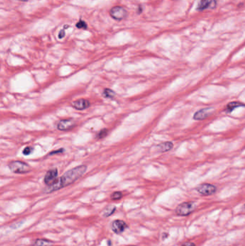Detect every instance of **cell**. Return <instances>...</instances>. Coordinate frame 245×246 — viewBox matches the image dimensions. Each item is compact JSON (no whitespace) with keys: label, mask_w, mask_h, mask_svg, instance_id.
Returning a JSON list of instances; mask_svg holds the SVG:
<instances>
[{"label":"cell","mask_w":245,"mask_h":246,"mask_svg":"<svg viewBox=\"0 0 245 246\" xmlns=\"http://www.w3.org/2000/svg\"><path fill=\"white\" fill-rule=\"evenodd\" d=\"M86 166L81 165V166H77L66 171L60 179H57L51 185L48 186V187L45 189V192L50 193L55 192V191L73 184L76 180L82 176V175L86 171Z\"/></svg>","instance_id":"obj_1"},{"label":"cell","mask_w":245,"mask_h":246,"mask_svg":"<svg viewBox=\"0 0 245 246\" xmlns=\"http://www.w3.org/2000/svg\"><path fill=\"white\" fill-rule=\"evenodd\" d=\"M10 171L15 173H26L30 172V166L25 162L19 161H14L9 164Z\"/></svg>","instance_id":"obj_2"},{"label":"cell","mask_w":245,"mask_h":246,"mask_svg":"<svg viewBox=\"0 0 245 246\" xmlns=\"http://www.w3.org/2000/svg\"><path fill=\"white\" fill-rule=\"evenodd\" d=\"M196 208V205L192 201H187L179 205L176 209V213L179 216H187L191 214Z\"/></svg>","instance_id":"obj_3"},{"label":"cell","mask_w":245,"mask_h":246,"mask_svg":"<svg viewBox=\"0 0 245 246\" xmlns=\"http://www.w3.org/2000/svg\"><path fill=\"white\" fill-rule=\"evenodd\" d=\"M197 192L203 196H209L214 194L216 191V187L210 184H202L197 186Z\"/></svg>","instance_id":"obj_4"},{"label":"cell","mask_w":245,"mask_h":246,"mask_svg":"<svg viewBox=\"0 0 245 246\" xmlns=\"http://www.w3.org/2000/svg\"><path fill=\"white\" fill-rule=\"evenodd\" d=\"M110 15L112 18L117 20H121L125 18L127 16V11L122 6H114L110 10Z\"/></svg>","instance_id":"obj_5"},{"label":"cell","mask_w":245,"mask_h":246,"mask_svg":"<svg viewBox=\"0 0 245 246\" xmlns=\"http://www.w3.org/2000/svg\"><path fill=\"white\" fill-rule=\"evenodd\" d=\"M127 225L125 222L120 220V219H116V220L113 221L111 225V228L112 231L118 235L122 233L127 229Z\"/></svg>","instance_id":"obj_6"},{"label":"cell","mask_w":245,"mask_h":246,"mask_svg":"<svg viewBox=\"0 0 245 246\" xmlns=\"http://www.w3.org/2000/svg\"><path fill=\"white\" fill-rule=\"evenodd\" d=\"M75 125L76 122L73 119L63 120L58 123L57 128L61 131H67L73 128Z\"/></svg>","instance_id":"obj_7"},{"label":"cell","mask_w":245,"mask_h":246,"mask_svg":"<svg viewBox=\"0 0 245 246\" xmlns=\"http://www.w3.org/2000/svg\"><path fill=\"white\" fill-rule=\"evenodd\" d=\"M58 170L56 168L50 169L45 176L44 181L47 186H50L53 183L58 177Z\"/></svg>","instance_id":"obj_8"},{"label":"cell","mask_w":245,"mask_h":246,"mask_svg":"<svg viewBox=\"0 0 245 246\" xmlns=\"http://www.w3.org/2000/svg\"><path fill=\"white\" fill-rule=\"evenodd\" d=\"M212 110H213V109L211 108V107H207V108L200 109V110L197 111L194 114L193 119L195 120H204L211 115Z\"/></svg>","instance_id":"obj_9"},{"label":"cell","mask_w":245,"mask_h":246,"mask_svg":"<svg viewBox=\"0 0 245 246\" xmlns=\"http://www.w3.org/2000/svg\"><path fill=\"white\" fill-rule=\"evenodd\" d=\"M216 6V0H201L197 6V10L203 11L206 9H214Z\"/></svg>","instance_id":"obj_10"},{"label":"cell","mask_w":245,"mask_h":246,"mask_svg":"<svg viewBox=\"0 0 245 246\" xmlns=\"http://www.w3.org/2000/svg\"><path fill=\"white\" fill-rule=\"evenodd\" d=\"M90 102L89 100H85V99H80L75 101L72 103V106L73 108L78 110H84V109L88 108L90 106Z\"/></svg>","instance_id":"obj_11"},{"label":"cell","mask_w":245,"mask_h":246,"mask_svg":"<svg viewBox=\"0 0 245 246\" xmlns=\"http://www.w3.org/2000/svg\"><path fill=\"white\" fill-rule=\"evenodd\" d=\"M32 246H53V243L46 239H37L34 241Z\"/></svg>","instance_id":"obj_12"},{"label":"cell","mask_w":245,"mask_h":246,"mask_svg":"<svg viewBox=\"0 0 245 246\" xmlns=\"http://www.w3.org/2000/svg\"><path fill=\"white\" fill-rule=\"evenodd\" d=\"M173 146V144L171 142H162L161 144H160L157 146V148L160 150V152H168L170 150H171Z\"/></svg>","instance_id":"obj_13"},{"label":"cell","mask_w":245,"mask_h":246,"mask_svg":"<svg viewBox=\"0 0 245 246\" xmlns=\"http://www.w3.org/2000/svg\"><path fill=\"white\" fill-rule=\"evenodd\" d=\"M244 104H242L241 102H230L228 104L226 105V112L228 113H231V112H232L234 109L237 108V107H244Z\"/></svg>","instance_id":"obj_14"},{"label":"cell","mask_w":245,"mask_h":246,"mask_svg":"<svg viewBox=\"0 0 245 246\" xmlns=\"http://www.w3.org/2000/svg\"><path fill=\"white\" fill-rule=\"evenodd\" d=\"M116 210V206L114 205H109L107 206L104 210L102 211V216L104 217H108L111 216V214H113L114 213Z\"/></svg>","instance_id":"obj_15"},{"label":"cell","mask_w":245,"mask_h":246,"mask_svg":"<svg viewBox=\"0 0 245 246\" xmlns=\"http://www.w3.org/2000/svg\"><path fill=\"white\" fill-rule=\"evenodd\" d=\"M115 94V92L110 89H105L104 91H103V96L106 98L112 99L113 97H114Z\"/></svg>","instance_id":"obj_16"},{"label":"cell","mask_w":245,"mask_h":246,"mask_svg":"<svg viewBox=\"0 0 245 246\" xmlns=\"http://www.w3.org/2000/svg\"><path fill=\"white\" fill-rule=\"evenodd\" d=\"M76 28H78V29H84V30H86L87 28H88V25H87V24L86 23V22L83 21L81 19L79 20V22L76 24Z\"/></svg>","instance_id":"obj_17"},{"label":"cell","mask_w":245,"mask_h":246,"mask_svg":"<svg viewBox=\"0 0 245 246\" xmlns=\"http://www.w3.org/2000/svg\"><path fill=\"white\" fill-rule=\"evenodd\" d=\"M122 196H123V195H122V192H115L111 195V199H112V200H119V199L122 198Z\"/></svg>","instance_id":"obj_18"},{"label":"cell","mask_w":245,"mask_h":246,"mask_svg":"<svg viewBox=\"0 0 245 246\" xmlns=\"http://www.w3.org/2000/svg\"><path fill=\"white\" fill-rule=\"evenodd\" d=\"M107 134H108V130H107L106 129H104L98 133L97 138H98V139H102V138L106 137V136L107 135Z\"/></svg>","instance_id":"obj_19"},{"label":"cell","mask_w":245,"mask_h":246,"mask_svg":"<svg viewBox=\"0 0 245 246\" xmlns=\"http://www.w3.org/2000/svg\"><path fill=\"white\" fill-rule=\"evenodd\" d=\"M34 150V148L33 147H30V146H28V147H26V148L24 149L23 153L24 155H28L30 154H31L32 151Z\"/></svg>","instance_id":"obj_20"},{"label":"cell","mask_w":245,"mask_h":246,"mask_svg":"<svg viewBox=\"0 0 245 246\" xmlns=\"http://www.w3.org/2000/svg\"><path fill=\"white\" fill-rule=\"evenodd\" d=\"M65 37V31H64V29L63 30H61L60 32H59L58 34V38L60 39H62Z\"/></svg>","instance_id":"obj_21"},{"label":"cell","mask_w":245,"mask_h":246,"mask_svg":"<svg viewBox=\"0 0 245 246\" xmlns=\"http://www.w3.org/2000/svg\"><path fill=\"white\" fill-rule=\"evenodd\" d=\"M181 246H196V245L194 244L193 243H191V242H186V243H183V244L181 245Z\"/></svg>","instance_id":"obj_22"},{"label":"cell","mask_w":245,"mask_h":246,"mask_svg":"<svg viewBox=\"0 0 245 246\" xmlns=\"http://www.w3.org/2000/svg\"><path fill=\"white\" fill-rule=\"evenodd\" d=\"M63 149H60V150H58V151H52L51 153H50V155H54L56 154V153H63Z\"/></svg>","instance_id":"obj_23"},{"label":"cell","mask_w":245,"mask_h":246,"mask_svg":"<svg viewBox=\"0 0 245 246\" xmlns=\"http://www.w3.org/2000/svg\"><path fill=\"white\" fill-rule=\"evenodd\" d=\"M18 1H21V2H27V1H29V0H18Z\"/></svg>","instance_id":"obj_24"},{"label":"cell","mask_w":245,"mask_h":246,"mask_svg":"<svg viewBox=\"0 0 245 246\" xmlns=\"http://www.w3.org/2000/svg\"><path fill=\"white\" fill-rule=\"evenodd\" d=\"M130 246H136V245H130Z\"/></svg>","instance_id":"obj_25"}]
</instances>
